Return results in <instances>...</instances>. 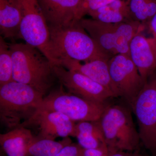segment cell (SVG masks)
I'll use <instances>...</instances> for the list:
<instances>
[{"label":"cell","mask_w":156,"mask_h":156,"mask_svg":"<svg viewBox=\"0 0 156 156\" xmlns=\"http://www.w3.org/2000/svg\"><path fill=\"white\" fill-rule=\"evenodd\" d=\"M13 63L9 44L0 37V87L14 81Z\"/></svg>","instance_id":"cell-21"},{"label":"cell","mask_w":156,"mask_h":156,"mask_svg":"<svg viewBox=\"0 0 156 156\" xmlns=\"http://www.w3.org/2000/svg\"><path fill=\"white\" fill-rule=\"evenodd\" d=\"M53 69L56 78L70 93L101 104H105L108 99L115 97L108 89L83 74L60 65L53 66Z\"/></svg>","instance_id":"cell-10"},{"label":"cell","mask_w":156,"mask_h":156,"mask_svg":"<svg viewBox=\"0 0 156 156\" xmlns=\"http://www.w3.org/2000/svg\"><path fill=\"white\" fill-rule=\"evenodd\" d=\"M79 21L101 48L113 56L128 54L131 40L144 28L143 24L134 20L112 23L83 18Z\"/></svg>","instance_id":"cell-5"},{"label":"cell","mask_w":156,"mask_h":156,"mask_svg":"<svg viewBox=\"0 0 156 156\" xmlns=\"http://www.w3.org/2000/svg\"><path fill=\"white\" fill-rule=\"evenodd\" d=\"M149 27L153 34V36L156 37V13L147 23Z\"/></svg>","instance_id":"cell-26"},{"label":"cell","mask_w":156,"mask_h":156,"mask_svg":"<svg viewBox=\"0 0 156 156\" xmlns=\"http://www.w3.org/2000/svg\"></svg>","instance_id":"cell-28"},{"label":"cell","mask_w":156,"mask_h":156,"mask_svg":"<svg viewBox=\"0 0 156 156\" xmlns=\"http://www.w3.org/2000/svg\"><path fill=\"white\" fill-rule=\"evenodd\" d=\"M22 19L20 38L38 49L53 65H59L52 53L49 27L38 0H20Z\"/></svg>","instance_id":"cell-7"},{"label":"cell","mask_w":156,"mask_h":156,"mask_svg":"<svg viewBox=\"0 0 156 156\" xmlns=\"http://www.w3.org/2000/svg\"><path fill=\"white\" fill-rule=\"evenodd\" d=\"M99 122L110 152L138 151L140 137L130 109L122 105H106Z\"/></svg>","instance_id":"cell-4"},{"label":"cell","mask_w":156,"mask_h":156,"mask_svg":"<svg viewBox=\"0 0 156 156\" xmlns=\"http://www.w3.org/2000/svg\"><path fill=\"white\" fill-rule=\"evenodd\" d=\"M109 156H143L138 151L128 152L125 151H119L111 153Z\"/></svg>","instance_id":"cell-25"},{"label":"cell","mask_w":156,"mask_h":156,"mask_svg":"<svg viewBox=\"0 0 156 156\" xmlns=\"http://www.w3.org/2000/svg\"><path fill=\"white\" fill-rule=\"evenodd\" d=\"M106 105L65 92L61 85L59 89L44 98L39 108L59 112L78 122L98 121Z\"/></svg>","instance_id":"cell-6"},{"label":"cell","mask_w":156,"mask_h":156,"mask_svg":"<svg viewBox=\"0 0 156 156\" xmlns=\"http://www.w3.org/2000/svg\"><path fill=\"white\" fill-rule=\"evenodd\" d=\"M132 19L143 23L156 13V0H126Z\"/></svg>","instance_id":"cell-20"},{"label":"cell","mask_w":156,"mask_h":156,"mask_svg":"<svg viewBox=\"0 0 156 156\" xmlns=\"http://www.w3.org/2000/svg\"><path fill=\"white\" fill-rule=\"evenodd\" d=\"M72 143L69 137L58 141L35 137L29 148L27 156H56L63 148Z\"/></svg>","instance_id":"cell-19"},{"label":"cell","mask_w":156,"mask_h":156,"mask_svg":"<svg viewBox=\"0 0 156 156\" xmlns=\"http://www.w3.org/2000/svg\"><path fill=\"white\" fill-rule=\"evenodd\" d=\"M108 151L107 146L94 149H85L82 147L80 156H101Z\"/></svg>","instance_id":"cell-24"},{"label":"cell","mask_w":156,"mask_h":156,"mask_svg":"<svg viewBox=\"0 0 156 156\" xmlns=\"http://www.w3.org/2000/svg\"><path fill=\"white\" fill-rule=\"evenodd\" d=\"M138 126L140 142L156 151V71L146 81L131 107Z\"/></svg>","instance_id":"cell-8"},{"label":"cell","mask_w":156,"mask_h":156,"mask_svg":"<svg viewBox=\"0 0 156 156\" xmlns=\"http://www.w3.org/2000/svg\"><path fill=\"white\" fill-rule=\"evenodd\" d=\"M112 80L122 98L131 106L144 84L136 66L128 54H119L108 61Z\"/></svg>","instance_id":"cell-9"},{"label":"cell","mask_w":156,"mask_h":156,"mask_svg":"<svg viewBox=\"0 0 156 156\" xmlns=\"http://www.w3.org/2000/svg\"><path fill=\"white\" fill-rule=\"evenodd\" d=\"M9 48L14 80L29 85L44 95L56 78L53 64L38 49L27 43H12Z\"/></svg>","instance_id":"cell-2"},{"label":"cell","mask_w":156,"mask_h":156,"mask_svg":"<svg viewBox=\"0 0 156 156\" xmlns=\"http://www.w3.org/2000/svg\"><path fill=\"white\" fill-rule=\"evenodd\" d=\"M128 55L145 83L156 71V37L137 34L130 42Z\"/></svg>","instance_id":"cell-12"},{"label":"cell","mask_w":156,"mask_h":156,"mask_svg":"<svg viewBox=\"0 0 156 156\" xmlns=\"http://www.w3.org/2000/svg\"><path fill=\"white\" fill-rule=\"evenodd\" d=\"M115 0H80L76 11L75 20H80L90 12L96 11Z\"/></svg>","instance_id":"cell-22"},{"label":"cell","mask_w":156,"mask_h":156,"mask_svg":"<svg viewBox=\"0 0 156 156\" xmlns=\"http://www.w3.org/2000/svg\"><path fill=\"white\" fill-rule=\"evenodd\" d=\"M76 124L75 122L59 112L38 108L20 126L37 131V138L55 140L58 137L74 136Z\"/></svg>","instance_id":"cell-11"},{"label":"cell","mask_w":156,"mask_h":156,"mask_svg":"<svg viewBox=\"0 0 156 156\" xmlns=\"http://www.w3.org/2000/svg\"><path fill=\"white\" fill-rule=\"evenodd\" d=\"M92 19L105 23H120L133 20L126 0H115L96 11L90 12Z\"/></svg>","instance_id":"cell-18"},{"label":"cell","mask_w":156,"mask_h":156,"mask_svg":"<svg viewBox=\"0 0 156 156\" xmlns=\"http://www.w3.org/2000/svg\"><path fill=\"white\" fill-rule=\"evenodd\" d=\"M48 27L52 53L59 65L65 58L88 62L98 59L108 61L113 56L101 48L79 20L63 26Z\"/></svg>","instance_id":"cell-1"},{"label":"cell","mask_w":156,"mask_h":156,"mask_svg":"<svg viewBox=\"0 0 156 156\" xmlns=\"http://www.w3.org/2000/svg\"><path fill=\"white\" fill-rule=\"evenodd\" d=\"M48 26L68 25L75 20L80 0H38Z\"/></svg>","instance_id":"cell-14"},{"label":"cell","mask_w":156,"mask_h":156,"mask_svg":"<svg viewBox=\"0 0 156 156\" xmlns=\"http://www.w3.org/2000/svg\"><path fill=\"white\" fill-rule=\"evenodd\" d=\"M44 95L29 85L12 81L0 87V120L9 131L30 119Z\"/></svg>","instance_id":"cell-3"},{"label":"cell","mask_w":156,"mask_h":156,"mask_svg":"<svg viewBox=\"0 0 156 156\" xmlns=\"http://www.w3.org/2000/svg\"><path fill=\"white\" fill-rule=\"evenodd\" d=\"M22 19L20 0H0V33L4 39H20Z\"/></svg>","instance_id":"cell-15"},{"label":"cell","mask_w":156,"mask_h":156,"mask_svg":"<svg viewBox=\"0 0 156 156\" xmlns=\"http://www.w3.org/2000/svg\"><path fill=\"white\" fill-rule=\"evenodd\" d=\"M108 61L98 59L81 64L77 60L65 58L60 60V65L68 69L83 74L108 89L115 97H119V91L111 78Z\"/></svg>","instance_id":"cell-13"},{"label":"cell","mask_w":156,"mask_h":156,"mask_svg":"<svg viewBox=\"0 0 156 156\" xmlns=\"http://www.w3.org/2000/svg\"><path fill=\"white\" fill-rule=\"evenodd\" d=\"M74 136L83 148H98L107 146L99 120L78 122L76 124Z\"/></svg>","instance_id":"cell-17"},{"label":"cell","mask_w":156,"mask_h":156,"mask_svg":"<svg viewBox=\"0 0 156 156\" xmlns=\"http://www.w3.org/2000/svg\"><path fill=\"white\" fill-rule=\"evenodd\" d=\"M35 138L30 129L20 126L0 134V144L8 156H27Z\"/></svg>","instance_id":"cell-16"},{"label":"cell","mask_w":156,"mask_h":156,"mask_svg":"<svg viewBox=\"0 0 156 156\" xmlns=\"http://www.w3.org/2000/svg\"><path fill=\"white\" fill-rule=\"evenodd\" d=\"M110 154V152L108 151L106 152V153H105L103 155L101 156H109Z\"/></svg>","instance_id":"cell-27"},{"label":"cell","mask_w":156,"mask_h":156,"mask_svg":"<svg viewBox=\"0 0 156 156\" xmlns=\"http://www.w3.org/2000/svg\"><path fill=\"white\" fill-rule=\"evenodd\" d=\"M81 148L79 144L72 143L63 148L56 156H80Z\"/></svg>","instance_id":"cell-23"}]
</instances>
